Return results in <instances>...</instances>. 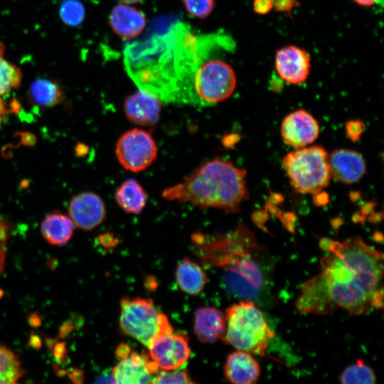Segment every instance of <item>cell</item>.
Here are the masks:
<instances>
[{"label":"cell","mask_w":384,"mask_h":384,"mask_svg":"<svg viewBox=\"0 0 384 384\" xmlns=\"http://www.w3.org/2000/svg\"><path fill=\"white\" fill-rule=\"evenodd\" d=\"M115 199L126 213L139 214L146 206L147 195L135 179L129 178L116 190Z\"/></svg>","instance_id":"obj_21"},{"label":"cell","mask_w":384,"mask_h":384,"mask_svg":"<svg viewBox=\"0 0 384 384\" xmlns=\"http://www.w3.org/2000/svg\"><path fill=\"white\" fill-rule=\"evenodd\" d=\"M24 371L17 355L3 345H0V383H16Z\"/></svg>","instance_id":"obj_23"},{"label":"cell","mask_w":384,"mask_h":384,"mask_svg":"<svg viewBox=\"0 0 384 384\" xmlns=\"http://www.w3.org/2000/svg\"><path fill=\"white\" fill-rule=\"evenodd\" d=\"M161 196L201 208L236 213L248 198L246 171L216 158L201 164L181 182L164 189Z\"/></svg>","instance_id":"obj_3"},{"label":"cell","mask_w":384,"mask_h":384,"mask_svg":"<svg viewBox=\"0 0 384 384\" xmlns=\"http://www.w3.org/2000/svg\"><path fill=\"white\" fill-rule=\"evenodd\" d=\"M225 329V315L219 309L203 306L196 311L193 330L200 341L213 343L223 338Z\"/></svg>","instance_id":"obj_18"},{"label":"cell","mask_w":384,"mask_h":384,"mask_svg":"<svg viewBox=\"0 0 384 384\" xmlns=\"http://www.w3.org/2000/svg\"><path fill=\"white\" fill-rule=\"evenodd\" d=\"M115 154L124 169L138 172L155 161L157 146L150 131L134 128L120 136L116 143Z\"/></svg>","instance_id":"obj_8"},{"label":"cell","mask_w":384,"mask_h":384,"mask_svg":"<svg viewBox=\"0 0 384 384\" xmlns=\"http://www.w3.org/2000/svg\"><path fill=\"white\" fill-rule=\"evenodd\" d=\"M41 338L35 334H32L31 336V338L29 339L28 345L35 348V349H39L41 346Z\"/></svg>","instance_id":"obj_34"},{"label":"cell","mask_w":384,"mask_h":384,"mask_svg":"<svg viewBox=\"0 0 384 384\" xmlns=\"http://www.w3.org/2000/svg\"><path fill=\"white\" fill-rule=\"evenodd\" d=\"M20 103L16 100H14L10 104V111H11V112L16 113L20 110Z\"/></svg>","instance_id":"obj_38"},{"label":"cell","mask_w":384,"mask_h":384,"mask_svg":"<svg viewBox=\"0 0 384 384\" xmlns=\"http://www.w3.org/2000/svg\"><path fill=\"white\" fill-rule=\"evenodd\" d=\"M149 356L162 370L178 369L191 356L188 338L183 333L171 332L156 340L149 348Z\"/></svg>","instance_id":"obj_9"},{"label":"cell","mask_w":384,"mask_h":384,"mask_svg":"<svg viewBox=\"0 0 384 384\" xmlns=\"http://www.w3.org/2000/svg\"><path fill=\"white\" fill-rule=\"evenodd\" d=\"M319 134L317 121L304 110L291 112L284 117L281 124V136L284 142L295 149L312 144Z\"/></svg>","instance_id":"obj_10"},{"label":"cell","mask_w":384,"mask_h":384,"mask_svg":"<svg viewBox=\"0 0 384 384\" xmlns=\"http://www.w3.org/2000/svg\"><path fill=\"white\" fill-rule=\"evenodd\" d=\"M195 242L204 260L221 271V284L230 295L259 303L270 287L272 262L267 249L259 245L243 225L230 234Z\"/></svg>","instance_id":"obj_2"},{"label":"cell","mask_w":384,"mask_h":384,"mask_svg":"<svg viewBox=\"0 0 384 384\" xmlns=\"http://www.w3.org/2000/svg\"><path fill=\"white\" fill-rule=\"evenodd\" d=\"M272 6V0H255L253 4L254 10L260 14L268 13Z\"/></svg>","instance_id":"obj_30"},{"label":"cell","mask_w":384,"mask_h":384,"mask_svg":"<svg viewBox=\"0 0 384 384\" xmlns=\"http://www.w3.org/2000/svg\"><path fill=\"white\" fill-rule=\"evenodd\" d=\"M343 384H374L376 376L374 370L362 360L346 367L340 375Z\"/></svg>","instance_id":"obj_25"},{"label":"cell","mask_w":384,"mask_h":384,"mask_svg":"<svg viewBox=\"0 0 384 384\" xmlns=\"http://www.w3.org/2000/svg\"><path fill=\"white\" fill-rule=\"evenodd\" d=\"M151 383H193V381L185 369L179 370H163L159 372L155 377H154L151 381Z\"/></svg>","instance_id":"obj_27"},{"label":"cell","mask_w":384,"mask_h":384,"mask_svg":"<svg viewBox=\"0 0 384 384\" xmlns=\"http://www.w3.org/2000/svg\"><path fill=\"white\" fill-rule=\"evenodd\" d=\"M75 224L71 218L60 213H50L43 220L41 232L48 242L53 245H65L72 238Z\"/></svg>","instance_id":"obj_19"},{"label":"cell","mask_w":384,"mask_h":384,"mask_svg":"<svg viewBox=\"0 0 384 384\" xmlns=\"http://www.w3.org/2000/svg\"><path fill=\"white\" fill-rule=\"evenodd\" d=\"M53 353L56 358L61 360L65 357L66 348L64 343H58L54 346Z\"/></svg>","instance_id":"obj_32"},{"label":"cell","mask_w":384,"mask_h":384,"mask_svg":"<svg viewBox=\"0 0 384 384\" xmlns=\"http://www.w3.org/2000/svg\"><path fill=\"white\" fill-rule=\"evenodd\" d=\"M87 146L82 143H78L75 146V152L77 155L80 156L85 155L87 153Z\"/></svg>","instance_id":"obj_37"},{"label":"cell","mask_w":384,"mask_h":384,"mask_svg":"<svg viewBox=\"0 0 384 384\" xmlns=\"http://www.w3.org/2000/svg\"><path fill=\"white\" fill-rule=\"evenodd\" d=\"M320 271L304 283L295 306L304 314L343 309L363 315L383 308V255L360 237L320 241Z\"/></svg>","instance_id":"obj_1"},{"label":"cell","mask_w":384,"mask_h":384,"mask_svg":"<svg viewBox=\"0 0 384 384\" xmlns=\"http://www.w3.org/2000/svg\"><path fill=\"white\" fill-rule=\"evenodd\" d=\"M290 184L298 193L317 194L331 178L329 154L321 146H305L289 152L282 159Z\"/></svg>","instance_id":"obj_5"},{"label":"cell","mask_w":384,"mask_h":384,"mask_svg":"<svg viewBox=\"0 0 384 384\" xmlns=\"http://www.w3.org/2000/svg\"><path fill=\"white\" fill-rule=\"evenodd\" d=\"M61 20L68 26L80 25L85 17V8L78 0H66L60 7Z\"/></svg>","instance_id":"obj_26"},{"label":"cell","mask_w":384,"mask_h":384,"mask_svg":"<svg viewBox=\"0 0 384 384\" xmlns=\"http://www.w3.org/2000/svg\"><path fill=\"white\" fill-rule=\"evenodd\" d=\"M225 378L235 384H252L260 376V366L252 353L238 350L228 355L224 366Z\"/></svg>","instance_id":"obj_17"},{"label":"cell","mask_w":384,"mask_h":384,"mask_svg":"<svg viewBox=\"0 0 384 384\" xmlns=\"http://www.w3.org/2000/svg\"><path fill=\"white\" fill-rule=\"evenodd\" d=\"M20 137V144L26 146H31L36 144L37 138L31 132H22L16 133Z\"/></svg>","instance_id":"obj_31"},{"label":"cell","mask_w":384,"mask_h":384,"mask_svg":"<svg viewBox=\"0 0 384 384\" xmlns=\"http://www.w3.org/2000/svg\"><path fill=\"white\" fill-rule=\"evenodd\" d=\"M363 128V123L359 121H351L346 124L347 134L348 137L354 141L360 138Z\"/></svg>","instance_id":"obj_29"},{"label":"cell","mask_w":384,"mask_h":384,"mask_svg":"<svg viewBox=\"0 0 384 384\" xmlns=\"http://www.w3.org/2000/svg\"><path fill=\"white\" fill-rule=\"evenodd\" d=\"M331 176L342 183L358 182L366 174V166L362 155L351 149H339L329 155Z\"/></svg>","instance_id":"obj_15"},{"label":"cell","mask_w":384,"mask_h":384,"mask_svg":"<svg viewBox=\"0 0 384 384\" xmlns=\"http://www.w3.org/2000/svg\"><path fill=\"white\" fill-rule=\"evenodd\" d=\"M7 111L8 110L6 109V104L0 95V120L1 119V117L7 112Z\"/></svg>","instance_id":"obj_39"},{"label":"cell","mask_w":384,"mask_h":384,"mask_svg":"<svg viewBox=\"0 0 384 384\" xmlns=\"http://www.w3.org/2000/svg\"><path fill=\"white\" fill-rule=\"evenodd\" d=\"M119 323L124 334L147 348L158 338L173 332L168 317L158 310L151 299L122 298Z\"/></svg>","instance_id":"obj_6"},{"label":"cell","mask_w":384,"mask_h":384,"mask_svg":"<svg viewBox=\"0 0 384 384\" xmlns=\"http://www.w3.org/2000/svg\"><path fill=\"white\" fill-rule=\"evenodd\" d=\"M63 90L58 82L49 79L36 80L28 90V100L35 105L50 107L63 100Z\"/></svg>","instance_id":"obj_22"},{"label":"cell","mask_w":384,"mask_h":384,"mask_svg":"<svg viewBox=\"0 0 384 384\" xmlns=\"http://www.w3.org/2000/svg\"><path fill=\"white\" fill-rule=\"evenodd\" d=\"M236 86L232 67L222 60H209L199 65L192 82L193 105H210L228 99Z\"/></svg>","instance_id":"obj_7"},{"label":"cell","mask_w":384,"mask_h":384,"mask_svg":"<svg viewBox=\"0 0 384 384\" xmlns=\"http://www.w3.org/2000/svg\"><path fill=\"white\" fill-rule=\"evenodd\" d=\"M5 45L0 41V95L17 89L21 82V69L4 58Z\"/></svg>","instance_id":"obj_24"},{"label":"cell","mask_w":384,"mask_h":384,"mask_svg":"<svg viewBox=\"0 0 384 384\" xmlns=\"http://www.w3.org/2000/svg\"><path fill=\"white\" fill-rule=\"evenodd\" d=\"M28 322L31 326L37 327L41 324V319L39 315L36 312L30 315Z\"/></svg>","instance_id":"obj_35"},{"label":"cell","mask_w":384,"mask_h":384,"mask_svg":"<svg viewBox=\"0 0 384 384\" xmlns=\"http://www.w3.org/2000/svg\"><path fill=\"white\" fill-rule=\"evenodd\" d=\"M118 1L124 4H129L137 3L142 0H118Z\"/></svg>","instance_id":"obj_40"},{"label":"cell","mask_w":384,"mask_h":384,"mask_svg":"<svg viewBox=\"0 0 384 384\" xmlns=\"http://www.w3.org/2000/svg\"><path fill=\"white\" fill-rule=\"evenodd\" d=\"M156 363L146 353H130L112 369L115 383L141 384L151 383L159 370Z\"/></svg>","instance_id":"obj_13"},{"label":"cell","mask_w":384,"mask_h":384,"mask_svg":"<svg viewBox=\"0 0 384 384\" xmlns=\"http://www.w3.org/2000/svg\"><path fill=\"white\" fill-rule=\"evenodd\" d=\"M129 346L127 344H121L117 348V356L120 358L127 357L130 353Z\"/></svg>","instance_id":"obj_33"},{"label":"cell","mask_w":384,"mask_h":384,"mask_svg":"<svg viewBox=\"0 0 384 384\" xmlns=\"http://www.w3.org/2000/svg\"><path fill=\"white\" fill-rule=\"evenodd\" d=\"M176 280L183 292L190 295H198L203 290L208 282V277L197 262L185 257L176 267Z\"/></svg>","instance_id":"obj_20"},{"label":"cell","mask_w":384,"mask_h":384,"mask_svg":"<svg viewBox=\"0 0 384 384\" xmlns=\"http://www.w3.org/2000/svg\"><path fill=\"white\" fill-rule=\"evenodd\" d=\"M185 9L192 16L204 18L210 14L215 0H182Z\"/></svg>","instance_id":"obj_28"},{"label":"cell","mask_w":384,"mask_h":384,"mask_svg":"<svg viewBox=\"0 0 384 384\" xmlns=\"http://www.w3.org/2000/svg\"><path fill=\"white\" fill-rule=\"evenodd\" d=\"M225 329L222 339L238 350L264 356L274 332L262 311L252 300L241 299L229 306L225 314Z\"/></svg>","instance_id":"obj_4"},{"label":"cell","mask_w":384,"mask_h":384,"mask_svg":"<svg viewBox=\"0 0 384 384\" xmlns=\"http://www.w3.org/2000/svg\"><path fill=\"white\" fill-rule=\"evenodd\" d=\"M112 31L123 39L138 36L146 23L142 11L127 4H119L112 10L109 17Z\"/></svg>","instance_id":"obj_16"},{"label":"cell","mask_w":384,"mask_h":384,"mask_svg":"<svg viewBox=\"0 0 384 384\" xmlns=\"http://www.w3.org/2000/svg\"><path fill=\"white\" fill-rule=\"evenodd\" d=\"M162 101L155 95L139 89L128 95L123 110L127 119L142 127H152L161 117Z\"/></svg>","instance_id":"obj_12"},{"label":"cell","mask_w":384,"mask_h":384,"mask_svg":"<svg viewBox=\"0 0 384 384\" xmlns=\"http://www.w3.org/2000/svg\"><path fill=\"white\" fill-rule=\"evenodd\" d=\"M69 216L78 228L90 230L105 220L106 209L101 197L91 191L74 196L68 206Z\"/></svg>","instance_id":"obj_11"},{"label":"cell","mask_w":384,"mask_h":384,"mask_svg":"<svg viewBox=\"0 0 384 384\" xmlns=\"http://www.w3.org/2000/svg\"><path fill=\"white\" fill-rule=\"evenodd\" d=\"M356 3L362 6H372L374 4L383 6V0H354Z\"/></svg>","instance_id":"obj_36"},{"label":"cell","mask_w":384,"mask_h":384,"mask_svg":"<svg viewBox=\"0 0 384 384\" xmlns=\"http://www.w3.org/2000/svg\"><path fill=\"white\" fill-rule=\"evenodd\" d=\"M310 57L304 49L288 46L279 49L275 57V68L288 83L299 85L306 81L310 71Z\"/></svg>","instance_id":"obj_14"},{"label":"cell","mask_w":384,"mask_h":384,"mask_svg":"<svg viewBox=\"0 0 384 384\" xmlns=\"http://www.w3.org/2000/svg\"><path fill=\"white\" fill-rule=\"evenodd\" d=\"M3 295V291L0 289V298L2 297Z\"/></svg>","instance_id":"obj_41"}]
</instances>
